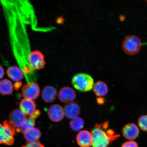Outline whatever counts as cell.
<instances>
[{
    "label": "cell",
    "mask_w": 147,
    "mask_h": 147,
    "mask_svg": "<svg viewBox=\"0 0 147 147\" xmlns=\"http://www.w3.org/2000/svg\"><path fill=\"white\" fill-rule=\"evenodd\" d=\"M109 123L97 124L92 131L93 147H109L111 143L120 136L113 130L107 129Z\"/></svg>",
    "instance_id": "cell-1"
},
{
    "label": "cell",
    "mask_w": 147,
    "mask_h": 147,
    "mask_svg": "<svg viewBox=\"0 0 147 147\" xmlns=\"http://www.w3.org/2000/svg\"><path fill=\"white\" fill-rule=\"evenodd\" d=\"M92 78L85 73H78L73 77L71 83L74 87L79 91L87 92L93 89L94 82Z\"/></svg>",
    "instance_id": "cell-2"
},
{
    "label": "cell",
    "mask_w": 147,
    "mask_h": 147,
    "mask_svg": "<svg viewBox=\"0 0 147 147\" xmlns=\"http://www.w3.org/2000/svg\"><path fill=\"white\" fill-rule=\"evenodd\" d=\"M16 131L14 127L9 121L0 123V144L11 146L14 143V135Z\"/></svg>",
    "instance_id": "cell-3"
},
{
    "label": "cell",
    "mask_w": 147,
    "mask_h": 147,
    "mask_svg": "<svg viewBox=\"0 0 147 147\" xmlns=\"http://www.w3.org/2000/svg\"><path fill=\"white\" fill-rule=\"evenodd\" d=\"M142 45L140 38L136 36L132 35L125 38L122 42V47L126 54L132 55L139 52Z\"/></svg>",
    "instance_id": "cell-4"
},
{
    "label": "cell",
    "mask_w": 147,
    "mask_h": 147,
    "mask_svg": "<svg viewBox=\"0 0 147 147\" xmlns=\"http://www.w3.org/2000/svg\"><path fill=\"white\" fill-rule=\"evenodd\" d=\"M28 60L33 69L40 70L45 67L46 62L45 56L39 51L31 52L29 55Z\"/></svg>",
    "instance_id": "cell-5"
},
{
    "label": "cell",
    "mask_w": 147,
    "mask_h": 147,
    "mask_svg": "<svg viewBox=\"0 0 147 147\" xmlns=\"http://www.w3.org/2000/svg\"><path fill=\"white\" fill-rule=\"evenodd\" d=\"M40 93V89L37 84L34 82H29L23 86L22 94L24 98L31 100L38 98Z\"/></svg>",
    "instance_id": "cell-6"
},
{
    "label": "cell",
    "mask_w": 147,
    "mask_h": 147,
    "mask_svg": "<svg viewBox=\"0 0 147 147\" xmlns=\"http://www.w3.org/2000/svg\"><path fill=\"white\" fill-rule=\"evenodd\" d=\"M9 122L13 125L16 131L20 132V129L24 123L27 119V115L21 110L16 109L13 110L9 115Z\"/></svg>",
    "instance_id": "cell-7"
},
{
    "label": "cell",
    "mask_w": 147,
    "mask_h": 147,
    "mask_svg": "<svg viewBox=\"0 0 147 147\" xmlns=\"http://www.w3.org/2000/svg\"><path fill=\"white\" fill-rule=\"evenodd\" d=\"M48 115L49 119L54 122H58L64 118V108L58 104H54L51 106L48 111Z\"/></svg>",
    "instance_id": "cell-8"
},
{
    "label": "cell",
    "mask_w": 147,
    "mask_h": 147,
    "mask_svg": "<svg viewBox=\"0 0 147 147\" xmlns=\"http://www.w3.org/2000/svg\"><path fill=\"white\" fill-rule=\"evenodd\" d=\"M123 136L126 139L133 140L138 137L140 133L139 129L136 125L133 123L126 124L123 128Z\"/></svg>",
    "instance_id": "cell-9"
},
{
    "label": "cell",
    "mask_w": 147,
    "mask_h": 147,
    "mask_svg": "<svg viewBox=\"0 0 147 147\" xmlns=\"http://www.w3.org/2000/svg\"><path fill=\"white\" fill-rule=\"evenodd\" d=\"M77 143L80 147H90L92 146V133L87 130L80 131L76 137Z\"/></svg>",
    "instance_id": "cell-10"
},
{
    "label": "cell",
    "mask_w": 147,
    "mask_h": 147,
    "mask_svg": "<svg viewBox=\"0 0 147 147\" xmlns=\"http://www.w3.org/2000/svg\"><path fill=\"white\" fill-rule=\"evenodd\" d=\"M76 93L72 88L69 87L62 88L58 94L59 100L66 104L72 102L76 98Z\"/></svg>",
    "instance_id": "cell-11"
},
{
    "label": "cell",
    "mask_w": 147,
    "mask_h": 147,
    "mask_svg": "<svg viewBox=\"0 0 147 147\" xmlns=\"http://www.w3.org/2000/svg\"><path fill=\"white\" fill-rule=\"evenodd\" d=\"M64 114L67 118L73 119L78 117L80 113V108L76 102H71L67 104L64 108Z\"/></svg>",
    "instance_id": "cell-12"
},
{
    "label": "cell",
    "mask_w": 147,
    "mask_h": 147,
    "mask_svg": "<svg viewBox=\"0 0 147 147\" xmlns=\"http://www.w3.org/2000/svg\"><path fill=\"white\" fill-rule=\"evenodd\" d=\"M20 108L25 115L30 117L34 115L36 112V105L34 101L24 98L20 102Z\"/></svg>",
    "instance_id": "cell-13"
},
{
    "label": "cell",
    "mask_w": 147,
    "mask_h": 147,
    "mask_svg": "<svg viewBox=\"0 0 147 147\" xmlns=\"http://www.w3.org/2000/svg\"><path fill=\"white\" fill-rule=\"evenodd\" d=\"M57 95V89L53 86H47L44 88L42 93V97L44 101L47 103L54 102Z\"/></svg>",
    "instance_id": "cell-14"
},
{
    "label": "cell",
    "mask_w": 147,
    "mask_h": 147,
    "mask_svg": "<svg viewBox=\"0 0 147 147\" xmlns=\"http://www.w3.org/2000/svg\"><path fill=\"white\" fill-rule=\"evenodd\" d=\"M24 136L27 143H33L39 142L41 137V133L38 129L33 128L25 131L24 133Z\"/></svg>",
    "instance_id": "cell-15"
},
{
    "label": "cell",
    "mask_w": 147,
    "mask_h": 147,
    "mask_svg": "<svg viewBox=\"0 0 147 147\" xmlns=\"http://www.w3.org/2000/svg\"><path fill=\"white\" fill-rule=\"evenodd\" d=\"M7 73L9 78L15 82H19L24 78L22 71L17 66H13L8 67Z\"/></svg>",
    "instance_id": "cell-16"
},
{
    "label": "cell",
    "mask_w": 147,
    "mask_h": 147,
    "mask_svg": "<svg viewBox=\"0 0 147 147\" xmlns=\"http://www.w3.org/2000/svg\"><path fill=\"white\" fill-rule=\"evenodd\" d=\"M41 113L39 110H36L34 114L27 118L24 123L20 129V132L23 133L25 131L34 127L36 123V119Z\"/></svg>",
    "instance_id": "cell-17"
},
{
    "label": "cell",
    "mask_w": 147,
    "mask_h": 147,
    "mask_svg": "<svg viewBox=\"0 0 147 147\" xmlns=\"http://www.w3.org/2000/svg\"><path fill=\"white\" fill-rule=\"evenodd\" d=\"M93 91L98 97H103L107 94L108 91V86L105 82L98 81L94 84Z\"/></svg>",
    "instance_id": "cell-18"
},
{
    "label": "cell",
    "mask_w": 147,
    "mask_h": 147,
    "mask_svg": "<svg viewBox=\"0 0 147 147\" xmlns=\"http://www.w3.org/2000/svg\"><path fill=\"white\" fill-rule=\"evenodd\" d=\"M13 91L12 82L7 79L0 81V94L3 95L11 94Z\"/></svg>",
    "instance_id": "cell-19"
},
{
    "label": "cell",
    "mask_w": 147,
    "mask_h": 147,
    "mask_svg": "<svg viewBox=\"0 0 147 147\" xmlns=\"http://www.w3.org/2000/svg\"><path fill=\"white\" fill-rule=\"evenodd\" d=\"M84 119L80 117L71 119L69 123V126L73 131H80L84 127Z\"/></svg>",
    "instance_id": "cell-20"
},
{
    "label": "cell",
    "mask_w": 147,
    "mask_h": 147,
    "mask_svg": "<svg viewBox=\"0 0 147 147\" xmlns=\"http://www.w3.org/2000/svg\"><path fill=\"white\" fill-rule=\"evenodd\" d=\"M138 124L141 130L147 132V115H141L138 120Z\"/></svg>",
    "instance_id": "cell-21"
},
{
    "label": "cell",
    "mask_w": 147,
    "mask_h": 147,
    "mask_svg": "<svg viewBox=\"0 0 147 147\" xmlns=\"http://www.w3.org/2000/svg\"><path fill=\"white\" fill-rule=\"evenodd\" d=\"M121 147H138L137 143L133 140H130L124 142Z\"/></svg>",
    "instance_id": "cell-22"
},
{
    "label": "cell",
    "mask_w": 147,
    "mask_h": 147,
    "mask_svg": "<svg viewBox=\"0 0 147 147\" xmlns=\"http://www.w3.org/2000/svg\"><path fill=\"white\" fill-rule=\"evenodd\" d=\"M22 147H45L42 143L39 142L33 143H27Z\"/></svg>",
    "instance_id": "cell-23"
},
{
    "label": "cell",
    "mask_w": 147,
    "mask_h": 147,
    "mask_svg": "<svg viewBox=\"0 0 147 147\" xmlns=\"http://www.w3.org/2000/svg\"><path fill=\"white\" fill-rule=\"evenodd\" d=\"M97 102L98 104L100 105H103L105 103V100L102 97H97Z\"/></svg>",
    "instance_id": "cell-24"
},
{
    "label": "cell",
    "mask_w": 147,
    "mask_h": 147,
    "mask_svg": "<svg viewBox=\"0 0 147 147\" xmlns=\"http://www.w3.org/2000/svg\"><path fill=\"white\" fill-rule=\"evenodd\" d=\"M5 74L4 69L3 67L0 65V80L3 78Z\"/></svg>",
    "instance_id": "cell-25"
}]
</instances>
